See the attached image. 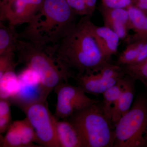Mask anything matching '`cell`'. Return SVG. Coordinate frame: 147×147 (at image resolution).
Listing matches in <instances>:
<instances>
[{"instance_id": "5b68a950", "label": "cell", "mask_w": 147, "mask_h": 147, "mask_svg": "<svg viewBox=\"0 0 147 147\" xmlns=\"http://www.w3.org/2000/svg\"><path fill=\"white\" fill-rule=\"evenodd\" d=\"M115 125L113 147H147V96H138Z\"/></svg>"}, {"instance_id": "277c9868", "label": "cell", "mask_w": 147, "mask_h": 147, "mask_svg": "<svg viewBox=\"0 0 147 147\" xmlns=\"http://www.w3.org/2000/svg\"><path fill=\"white\" fill-rule=\"evenodd\" d=\"M68 120L81 137L84 147H113L115 128L112 120L105 115L101 101L76 112Z\"/></svg>"}, {"instance_id": "ac0fdd59", "label": "cell", "mask_w": 147, "mask_h": 147, "mask_svg": "<svg viewBox=\"0 0 147 147\" xmlns=\"http://www.w3.org/2000/svg\"><path fill=\"white\" fill-rule=\"evenodd\" d=\"M122 78L117 84L108 89L102 94L103 99L101 103L102 108L105 115L111 120L113 107L117 101L122 90Z\"/></svg>"}, {"instance_id": "7402d4cb", "label": "cell", "mask_w": 147, "mask_h": 147, "mask_svg": "<svg viewBox=\"0 0 147 147\" xmlns=\"http://www.w3.org/2000/svg\"><path fill=\"white\" fill-rule=\"evenodd\" d=\"M12 123L10 102L7 98H0V134L7 131Z\"/></svg>"}, {"instance_id": "ffe728a7", "label": "cell", "mask_w": 147, "mask_h": 147, "mask_svg": "<svg viewBox=\"0 0 147 147\" xmlns=\"http://www.w3.org/2000/svg\"><path fill=\"white\" fill-rule=\"evenodd\" d=\"M121 67L125 75L140 81L147 88V59L139 63Z\"/></svg>"}, {"instance_id": "484cf974", "label": "cell", "mask_w": 147, "mask_h": 147, "mask_svg": "<svg viewBox=\"0 0 147 147\" xmlns=\"http://www.w3.org/2000/svg\"><path fill=\"white\" fill-rule=\"evenodd\" d=\"M85 2L90 13L92 15L96 9L97 0H85Z\"/></svg>"}, {"instance_id": "8992f818", "label": "cell", "mask_w": 147, "mask_h": 147, "mask_svg": "<svg viewBox=\"0 0 147 147\" xmlns=\"http://www.w3.org/2000/svg\"><path fill=\"white\" fill-rule=\"evenodd\" d=\"M21 106L35 131L37 144L41 147H60L56 134L55 117L50 113L47 100L37 98L25 102Z\"/></svg>"}, {"instance_id": "52a82bcc", "label": "cell", "mask_w": 147, "mask_h": 147, "mask_svg": "<svg viewBox=\"0 0 147 147\" xmlns=\"http://www.w3.org/2000/svg\"><path fill=\"white\" fill-rule=\"evenodd\" d=\"M54 90L57 96L54 116L57 119L69 118L76 112L100 101L89 97L79 86H73L67 82L61 83Z\"/></svg>"}, {"instance_id": "8fae6325", "label": "cell", "mask_w": 147, "mask_h": 147, "mask_svg": "<svg viewBox=\"0 0 147 147\" xmlns=\"http://www.w3.org/2000/svg\"><path fill=\"white\" fill-rule=\"evenodd\" d=\"M91 29L98 45L108 60L118 50L119 37L115 32L105 27L96 26L91 22Z\"/></svg>"}, {"instance_id": "f1b7e54d", "label": "cell", "mask_w": 147, "mask_h": 147, "mask_svg": "<svg viewBox=\"0 0 147 147\" xmlns=\"http://www.w3.org/2000/svg\"></svg>"}, {"instance_id": "d4e9b609", "label": "cell", "mask_w": 147, "mask_h": 147, "mask_svg": "<svg viewBox=\"0 0 147 147\" xmlns=\"http://www.w3.org/2000/svg\"><path fill=\"white\" fill-rule=\"evenodd\" d=\"M100 4L109 8L127 9L133 5L132 0H101Z\"/></svg>"}, {"instance_id": "6da1fadb", "label": "cell", "mask_w": 147, "mask_h": 147, "mask_svg": "<svg viewBox=\"0 0 147 147\" xmlns=\"http://www.w3.org/2000/svg\"><path fill=\"white\" fill-rule=\"evenodd\" d=\"M92 16H83L57 44L46 49L69 78L96 73L110 63L92 32Z\"/></svg>"}, {"instance_id": "83f0119b", "label": "cell", "mask_w": 147, "mask_h": 147, "mask_svg": "<svg viewBox=\"0 0 147 147\" xmlns=\"http://www.w3.org/2000/svg\"><path fill=\"white\" fill-rule=\"evenodd\" d=\"M13 0H0V2L3 3H7L11 2Z\"/></svg>"}, {"instance_id": "cb8c5ba5", "label": "cell", "mask_w": 147, "mask_h": 147, "mask_svg": "<svg viewBox=\"0 0 147 147\" xmlns=\"http://www.w3.org/2000/svg\"><path fill=\"white\" fill-rule=\"evenodd\" d=\"M70 8L78 16H92L87 8L85 0H66Z\"/></svg>"}, {"instance_id": "4fadbf2b", "label": "cell", "mask_w": 147, "mask_h": 147, "mask_svg": "<svg viewBox=\"0 0 147 147\" xmlns=\"http://www.w3.org/2000/svg\"><path fill=\"white\" fill-rule=\"evenodd\" d=\"M125 49L119 55L116 64L123 66L136 64L147 59V39L134 40L126 42Z\"/></svg>"}, {"instance_id": "9a60e30c", "label": "cell", "mask_w": 147, "mask_h": 147, "mask_svg": "<svg viewBox=\"0 0 147 147\" xmlns=\"http://www.w3.org/2000/svg\"><path fill=\"white\" fill-rule=\"evenodd\" d=\"M130 20L131 30L134 34L129 35L125 42L139 39H147V13L135 5L127 9Z\"/></svg>"}, {"instance_id": "3957f363", "label": "cell", "mask_w": 147, "mask_h": 147, "mask_svg": "<svg viewBox=\"0 0 147 147\" xmlns=\"http://www.w3.org/2000/svg\"><path fill=\"white\" fill-rule=\"evenodd\" d=\"M17 62L32 69L39 75V98L47 100L48 96L68 76L47 50L27 40L18 39L16 52Z\"/></svg>"}, {"instance_id": "5bb4252c", "label": "cell", "mask_w": 147, "mask_h": 147, "mask_svg": "<svg viewBox=\"0 0 147 147\" xmlns=\"http://www.w3.org/2000/svg\"><path fill=\"white\" fill-rule=\"evenodd\" d=\"M55 125L60 147H84L78 131L70 121L67 119L60 121L55 117Z\"/></svg>"}, {"instance_id": "ba28073f", "label": "cell", "mask_w": 147, "mask_h": 147, "mask_svg": "<svg viewBox=\"0 0 147 147\" xmlns=\"http://www.w3.org/2000/svg\"><path fill=\"white\" fill-rule=\"evenodd\" d=\"M45 0H13L0 2V21L16 27L27 24L42 6Z\"/></svg>"}, {"instance_id": "2e32d148", "label": "cell", "mask_w": 147, "mask_h": 147, "mask_svg": "<svg viewBox=\"0 0 147 147\" xmlns=\"http://www.w3.org/2000/svg\"><path fill=\"white\" fill-rule=\"evenodd\" d=\"M18 39L15 26L0 21V55L16 53Z\"/></svg>"}, {"instance_id": "d6986e66", "label": "cell", "mask_w": 147, "mask_h": 147, "mask_svg": "<svg viewBox=\"0 0 147 147\" xmlns=\"http://www.w3.org/2000/svg\"><path fill=\"white\" fill-rule=\"evenodd\" d=\"M1 141V147H23L20 121H15L9 127Z\"/></svg>"}, {"instance_id": "7c38bea8", "label": "cell", "mask_w": 147, "mask_h": 147, "mask_svg": "<svg viewBox=\"0 0 147 147\" xmlns=\"http://www.w3.org/2000/svg\"><path fill=\"white\" fill-rule=\"evenodd\" d=\"M122 81V90L112 110V121L114 124L128 112L134 102L136 80L125 75Z\"/></svg>"}, {"instance_id": "7a4b0ae2", "label": "cell", "mask_w": 147, "mask_h": 147, "mask_svg": "<svg viewBox=\"0 0 147 147\" xmlns=\"http://www.w3.org/2000/svg\"><path fill=\"white\" fill-rule=\"evenodd\" d=\"M77 16L66 0H45L25 29L18 33V38L48 49L75 26Z\"/></svg>"}, {"instance_id": "9c48e42d", "label": "cell", "mask_w": 147, "mask_h": 147, "mask_svg": "<svg viewBox=\"0 0 147 147\" xmlns=\"http://www.w3.org/2000/svg\"><path fill=\"white\" fill-rule=\"evenodd\" d=\"M103 19L104 26L117 34L121 39L125 40L131 30L130 20L127 9H113L101 4L98 7Z\"/></svg>"}, {"instance_id": "603a6c76", "label": "cell", "mask_w": 147, "mask_h": 147, "mask_svg": "<svg viewBox=\"0 0 147 147\" xmlns=\"http://www.w3.org/2000/svg\"><path fill=\"white\" fill-rule=\"evenodd\" d=\"M16 53H10L0 55V77L8 70L15 68L18 65L15 61Z\"/></svg>"}, {"instance_id": "e0dca14e", "label": "cell", "mask_w": 147, "mask_h": 147, "mask_svg": "<svg viewBox=\"0 0 147 147\" xmlns=\"http://www.w3.org/2000/svg\"><path fill=\"white\" fill-rule=\"evenodd\" d=\"M15 68L11 69L0 77V98L15 97L19 93L21 84L15 72Z\"/></svg>"}, {"instance_id": "30bf717a", "label": "cell", "mask_w": 147, "mask_h": 147, "mask_svg": "<svg viewBox=\"0 0 147 147\" xmlns=\"http://www.w3.org/2000/svg\"><path fill=\"white\" fill-rule=\"evenodd\" d=\"M74 79L86 93L94 95L102 94L121 79L109 78L99 72L76 75Z\"/></svg>"}, {"instance_id": "44dd1931", "label": "cell", "mask_w": 147, "mask_h": 147, "mask_svg": "<svg viewBox=\"0 0 147 147\" xmlns=\"http://www.w3.org/2000/svg\"><path fill=\"white\" fill-rule=\"evenodd\" d=\"M20 121L23 147H39L34 144L37 139L34 129L26 118Z\"/></svg>"}, {"instance_id": "4316f807", "label": "cell", "mask_w": 147, "mask_h": 147, "mask_svg": "<svg viewBox=\"0 0 147 147\" xmlns=\"http://www.w3.org/2000/svg\"><path fill=\"white\" fill-rule=\"evenodd\" d=\"M133 5L147 12V0H132Z\"/></svg>"}]
</instances>
